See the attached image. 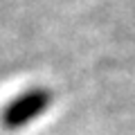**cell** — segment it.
<instances>
[{
	"label": "cell",
	"instance_id": "6da1fadb",
	"mask_svg": "<svg viewBox=\"0 0 135 135\" xmlns=\"http://www.w3.org/2000/svg\"><path fill=\"white\" fill-rule=\"evenodd\" d=\"M50 101H52V95L45 88H32V90L18 95L16 99H11L5 106V110H2V124L7 128H23L25 124L36 119L50 106Z\"/></svg>",
	"mask_w": 135,
	"mask_h": 135
}]
</instances>
